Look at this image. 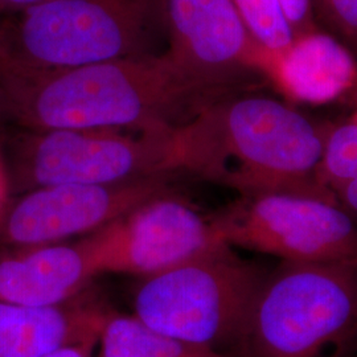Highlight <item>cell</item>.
Here are the masks:
<instances>
[{
    "instance_id": "7",
    "label": "cell",
    "mask_w": 357,
    "mask_h": 357,
    "mask_svg": "<svg viewBox=\"0 0 357 357\" xmlns=\"http://www.w3.org/2000/svg\"><path fill=\"white\" fill-rule=\"evenodd\" d=\"M222 241L283 262L357 266V221L335 199L273 192L212 213Z\"/></svg>"
},
{
    "instance_id": "12",
    "label": "cell",
    "mask_w": 357,
    "mask_h": 357,
    "mask_svg": "<svg viewBox=\"0 0 357 357\" xmlns=\"http://www.w3.org/2000/svg\"><path fill=\"white\" fill-rule=\"evenodd\" d=\"M98 275L84 240L6 248L0 252V302L61 306L88 291Z\"/></svg>"
},
{
    "instance_id": "10",
    "label": "cell",
    "mask_w": 357,
    "mask_h": 357,
    "mask_svg": "<svg viewBox=\"0 0 357 357\" xmlns=\"http://www.w3.org/2000/svg\"><path fill=\"white\" fill-rule=\"evenodd\" d=\"M171 176L115 184H60L26 192L13 202L0 228L4 248L64 243L88 236L135 206L169 192Z\"/></svg>"
},
{
    "instance_id": "4",
    "label": "cell",
    "mask_w": 357,
    "mask_h": 357,
    "mask_svg": "<svg viewBox=\"0 0 357 357\" xmlns=\"http://www.w3.org/2000/svg\"><path fill=\"white\" fill-rule=\"evenodd\" d=\"M268 271L221 243L143 278L134 317L156 331L234 356Z\"/></svg>"
},
{
    "instance_id": "13",
    "label": "cell",
    "mask_w": 357,
    "mask_h": 357,
    "mask_svg": "<svg viewBox=\"0 0 357 357\" xmlns=\"http://www.w3.org/2000/svg\"><path fill=\"white\" fill-rule=\"evenodd\" d=\"M110 311L91 287L61 306L0 302V357H43L64 345L100 339Z\"/></svg>"
},
{
    "instance_id": "5",
    "label": "cell",
    "mask_w": 357,
    "mask_h": 357,
    "mask_svg": "<svg viewBox=\"0 0 357 357\" xmlns=\"http://www.w3.org/2000/svg\"><path fill=\"white\" fill-rule=\"evenodd\" d=\"M175 128L8 125L0 132V149L13 195L60 184H115L174 175Z\"/></svg>"
},
{
    "instance_id": "23",
    "label": "cell",
    "mask_w": 357,
    "mask_h": 357,
    "mask_svg": "<svg viewBox=\"0 0 357 357\" xmlns=\"http://www.w3.org/2000/svg\"><path fill=\"white\" fill-rule=\"evenodd\" d=\"M351 118L354 119V121H356L357 122V106H356V110H355V113L354 114L351 115Z\"/></svg>"
},
{
    "instance_id": "18",
    "label": "cell",
    "mask_w": 357,
    "mask_h": 357,
    "mask_svg": "<svg viewBox=\"0 0 357 357\" xmlns=\"http://www.w3.org/2000/svg\"><path fill=\"white\" fill-rule=\"evenodd\" d=\"M336 202L357 221V178L349 180L333 191Z\"/></svg>"
},
{
    "instance_id": "16",
    "label": "cell",
    "mask_w": 357,
    "mask_h": 357,
    "mask_svg": "<svg viewBox=\"0 0 357 357\" xmlns=\"http://www.w3.org/2000/svg\"><path fill=\"white\" fill-rule=\"evenodd\" d=\"M315 17L330 33L357 52V0H312Z\"/></svg>"
},
{
    "instance_id": "1",
    "label": "cell",
    "mask_w": 357,
    "mask_h": 357,
    "mask_svg": "<svg viewBox=\"0 0 357 357\" xmlns=\"http://www.w3.org/2000/svg\"><path fill=\"white\" fill-rule=\"evenodd\" d=\"M326 125L283 100L253 90L234 94L174 130L172 169L240 196L290 192L335 199L318 176Z\"/></svg>"
},
{
    "instance_id": "6",
    "label": "cell",
    "mask_w": 357,
    "mask_h": 357,
    "mask_svg": "<svg viewBox=\"0 0 357 357\" xmlns=\"http://www.w3.org/2000/svg\"><path fill=\"white\" fill-rule=\"evenodd\" d=\"M357 336V266L268 271L234 357H331Z\"/></svg>"
},
{
    "instance_id": "19",
    "label": "cell",
    "mask_w": 357,
    "mask_h": 357,
    "mask_svg": "<svg viewBox=\"0 0 357 357\" xmlns=\"http://www.w3.org/2000/svg\"><path fill=\"white\" fill-rule=\"evenodd\" d=\"M98 345V339H91L82 343L64 345L43 357H93V351Z\"/></svg>"
},
{
    "instance_id": "11",
    "label": "cell",
    "mask_w": 357,
    "mask_h": 357,
    "mask_svg": "<svg viewBox=\"0 0 357 357\" xmlns=\"http://www.w3.org/2000/svg\"><path fill=\"white\" fill-rule=\"evenodd\" d=\"M249 65L291 105H328L357 89L355 53L319 28L295 35L280 51L255 43Z\"/></svg>"
},
{
    "instance_id": "20",
    "label": "cell",
    "mask_w": 357,
    "mask_h": 357,
    "mask_svg": "<svg viewBox=\"0 0 357 357\" xmlns=\"http://www.w3.org/2000/svg\"><path fill=\"white\" fill-rule=\"evenodd\" d=\"M11 197H13V191L10 185L8 172H7V167L4 163V158L0 149V228L4 221V217L10 209V205L13 203Z\"/></svg>"
},
{
    "instance_id": "17",
    "label": "cell",
    "mask_w": 357,
    "mask_h": 357,
    "mask_svg": "<svg viewBox=\"0 0 357 357\" xmlns=\"http://www.w3.org/2000/svg\"><path fill=\"white\" fill-rule=\"evenodd\" d=\"M294 33H305L319 28L314 13L312 0H282Z\"/></svg>"
},
{
    "instance_id": "22",
    "label": "cell",
    "mask_w": 357,
    "mask_h": 357,
    "mask_svg": "<svg viewBox=\"0 0 357 357\" xmlns=\"http://www.w3.org/2000/svg\"><path fill=\"white\" fill-rule=\"evenodd\" d=\"M10 125V119L7 114V107H6V101L3 97V93L0 90V132Z\"/></svg>"
},
{
    "instance_id": "8",
    "label": "cell",
    "mask_w": 357,
    "mask_h": 357,
    "mask_svg": "<svg viewBox=\"0 0 357 357\" xmlns=\"http://www.w3.org/2000/svg\"><path fill=\"white\" fill-rule=\"evenodd\" d=\"M98 274L149 278L225 243L212 215L169 192L85 236Z\"/></svg>"
},
{
    "instance_id": "2",
    "label": "cell",
    "mask_w": 357,
    "mask_h": 357,
    "mask_svg": "<svg viewBox=\"0 0 357 357\" xmlns=\"http://www.w3.org/2000/svg\"><path fill=\"white\" fill-rule=\"evenodd\" d=\"M10 125L32 130L178 128L217 102L166 53L64 72L0 75Z\"/></svg>"
},
{
    "instance_id": "14",
    "label": "cell",
    "mask_w": 357,
    "mask_h": 357,
    "mask_svg": "<svg viewBox=\"0 0 357 357\" xmlns=\"http://www.w3.org/2000/svg\"><path fill=\"white\" fill-rule=\"evenodd\" d=\"M98 345V357H234L183 342L113 310L103 321Z\"/></svg>"
},
{
    "instance_id": "21",
    "label": "cell",
    "mask_w": 357,
    "mask_h": 357,
    "mask_svg": "<svg viewBox=\"0 0 357 357\" xmlns=\"http://www.w3.org/2000/svg\"><path fill=\"white\" fill-rule=\"evenodd\" d=\"M44 0H0V13L19 11L26 7L38 4Z\"/></svg>"
},
{
    "instance_id": "9",
    "label": "cell",
    "mask_w": 357,
    "mask_h": 357,
    "mask_svg": "<svg viewBox=\"0 0 357 357\" xmlns=\"http://www.w3.org/2000/svg\"><path fill=\"white\" fill-rule=\"evenodd\" d=\"M165 10L167 57L213 100L262 81L249 65L255 41L234 0H165Z\"/></svg>"
},
{
    "instance_id": "15",
    "label": "cell",
    "mask_w": 357,
    "mask_h": 357,
    "mask_svg": "<svg viewBox=\"0 0 357 357\" xmlns=\"http://www.w3.org/2000/svg\"><path fill=\"white\" fill-rule=\"evenodd\" d=\"M234 4L257 45L280 51L295 38L282 0H234Z\"/></svg>"
},
{
    "instance_id": "3",
    "label": "cell",
    "mask_w": 357,
    "mask_h": 357,
    "mask_svg": "<svg viewBox=\"0 0 357 357\" xmlns=\"http://www.w3.org/2000/svg\"><path fill=\"white\" fill-rule=\"evenodd\" d=\"M166 50L165 0H44L0 13V75H50Z\"/></svg>"
}]
</instances>
